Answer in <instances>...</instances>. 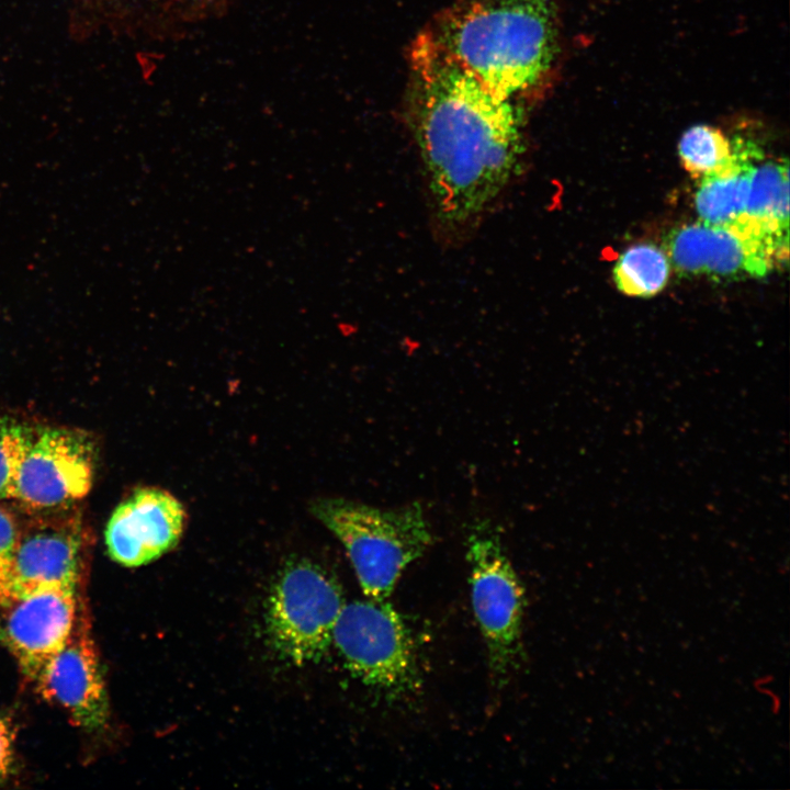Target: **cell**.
Listing matches in <instances>:
<instances>
[{
    "instance_id": "18",
    "label": "cell",
    "mask_w": 790,
    "mask_h": 790,
    "mask_svg": "<svg viewBox=\"0 0 790 790\" xmlns=\"http://www.w3.org/2000/svg\"><path fill=\"white\" fill-rule=\"evenodd\" d=\"M20 529L15 517L0 506V587L7 577Z\"/></svg>"
},
{
    "instance_id": "9",
    "label": "cell",
    "mask_w": 790,
    "mask_h": 790,
    "mask_svg": "<svg viewBox=\"0 0 790 790\" xmlns=\"http://www.w3.org/2000/svg\"><path fill=\"white\" fill-rule=\"evenodd\" d=\"M0 606V642L33 681L71 634L79 610L77 587L38 588Z\"/></svg>"
},
{
    "instance_id": "16",
    "label": "cell",
    "mask_w": 790,
    "mask_h": 790,
    "mask_svg": "<svg viewBox=\"0 0 790 790\" xmlns=\"http://www.w3.org/2000/svg\"><path fill=\"white\" fill-rule=\"evenodd\" d=\"M731 154V140L720 129L709 125L690 127L678 144L681 165L695 178H701L714 170Z\"/></svg>"
},
{
    "instance_id": "10",
    "label": "cell",
    "mask_w": 790,
    "mask_h": 790,
    "mask_svg": "<svg viewBox=\"0 0 790 790\" xmlns=\"http://www.w3.org/2000/svg\"><path fill=\"white\" fill-rule=\"evenodd\" d=\"M37 691L59 706L70 722L88 732L105 727L110 703L103 669L84 608L65 645L33 680Z\"/></svg>"
},
{
    "instance_id": "4",
    "label": "cell",
    "mask_w": 790,
    "mask_h": 790,
    "mask_svg": "<svg viewBox=\"0 0 790 790\" xmlns=\"http://www.w3.org/2000/svg\"><path fill=\"white\" fill-rule=\"evenodd\" d=\"M471 599L492 676L506 682L522 648L524 588L490 521L476 522L467 537Z\"/></svg>"
},
{
    "instance_id": "15",
    "label": "cell",
    "mask_w": 790,
    "mask_h": 790,
    "mask_svg": "<svg viewBox=\"0 0 790 790\" xmlns=\"http://www.w3.org/2000/svg\"><path fill=\"white\" fill-rule=\"evenodd\" d=\"M670 263L664 249L640 244L624 250L613 268L614 283L629 296L651 297L667 284Z\"/></svg>"
},
{
    "instance_id": "5",
    "label": "cell",
    "mask_w": 790,
    "mask_h": 790,
    "mask_svg": "<svg viewBox=\"0 0 790 790\" xmlns=\"http://www.w3.org/2000/svg\"><path fill=\"white\" fill-rule=\"evenodd\" d=\"M338 582L321 566L300 560L287 564L269 597L267 627L275 648L296 665L321 658L345 606Z\"/></svg>"
},
{
    "instance_id": "14",
    "label": "cell",
    "mask_w": 790,
    "mask_h": 790,
    "mask_svg": "<svg viewBox=\"0 0 790 790\" xmlns=\"http://www.w3.org/2000/svg\"><path fill=\"white\" fill-rule=\"evenodd\" d=\"M731 156L718 168L700 178L695 206L700 222L733 227L742 218L755 165L763 150L751 140L735 138Z\"/></svg>"
},
{
    "instance_id": "3",
    "label": "cell",
    "mask_w": 790,
    "mask_h": 790,
    "mask_svg": "<svg viewBox=\"0 0 790 790\" xmlns=\"http://www.w3.org/2000/svg\"><path fill=\"white\" fill-rule=\"evenodd\" d=\"M311 512L343 545L364 595L385 601L405 568L432 543L420 503L382 509L363 503L323 497Z\"/></svg>"
},
{
    "instance_id": "6",
    "label": "cell",
    "mask_w": 790,
    "mask_h": 790,
    "mask_svg": "<svg viewBox=\"0 0 790 790\" xmlns=\"http://www.w3.org/2000/svg\"><path fill=\"white\" fill-rule=\"evenodd\" d=\"M332 644L351 673L368 686L397 696L418 685L409 630L387 600L345 603L334 627Z\"/></svg>"
},
{
    "instance_id": "7",
    "label": "cell",
    "mask_w": 790,
    "mask_h": 790,
    "mask_svg": "<svg viewBox=\"0 0 790 790\" xmlns=\"http://www.w3.org/2000/svg\"><path fill=\"white\" fill-rule=\"evenodd\" d=\"M95 448L88 435L50 427L33 433L22 460L14 500L35 512L65 509L93 482Z\"/></svg>"
},
{
    "instance_id": "1",
    "label": "cell",
    "mask_w": 790,
    "mask_h": 790,
    "mask_svg": "<svg viewBox=\"0 0 790 790\" xmlns=\"http://www.w3.org/2000/svg\"><path fill=\"white\" fill-rule=\"evenodd\" d=\"M411 124L439 224H471L517 173L521 120L511 100L492 93L421 33L410 52Z\"/></svg>"
},
{
    "instance_id": "11",
    "label": "cell",
    "mask_w": 790,
    "mask_h": 790,
    "mask_svg": "<svg viewBox=\"0 0 790 790\" xmlns=\"http://www.w3.org/2000/svg\"><path fill=\"white\" fill-rule=\"evenodd\" d=\"M185 520L183 505L169 492L138 488L114 509L106 523L108 553L126 567L150 563L177 545Z\"/></svg>"
},
{
    "instance_id": "17",
    "label": "cell",
    "mask_w": 790,
    "mask_h": 790,
    "mask_svg": "<svg viewBox=\"0 0 790 790\" xmlns=\"http://www.w3.org/2000/svg\"><path fill=\"white\" fill-rule=\"evenodd\" d=\"M34 431L8 418H0V501L14 498L19 470Z\"/></svg>"
},
{
    "instance_id": "2",
    "label": "cell",
    "mask_w": 790,
    "mask_h": 790,
    "mask_svg": "<svg viewBox=\"0 0 790 790\" xmlns=\"http://www.w3.org/2000/svg\"><path fill=\"white\" fill-rule=\"evenodd\" d=\"M495 95L511 100L552 67L557 47L552 0H475L445 11L427 31Z\"/></svg>"
},
{
    "instance_id": "20",
    "label": "cell",
    "mask_w": 790,
    "mask_h": 790,
    "mask_svg": "<svg viewBox=\"0 0 790 790\" xmlns=\"http://www.w3.org/2000/svg\"><path fill=\"white\" fill-rule=\"evenodd\" d=\"M78 8L88 13L90 18L97 20V16L105 13L114 0H72Z\"/></svg>"
},
{
    "instance_id": "8",
    "label": "cell",
    "mask_w": 790,
    "mask_h": 790,
    "mask_svg": "<svg viewBox=\"0 0 790 790\" xmlns=\"http://www.w3.org/2000/svg\"><path fill=\"white\" fill-rule=\"evenodd\" d=\"M21 526L0 602L45 587H78L88 549L81 518L64 509Z\"/></svg>"
},
{
    "instance_id": "13",
    "label": "cell",
    "mask_w": 790,
    "mask_h": 790,
    "mask_svg": "<svg viewBox=\"0 0 790 790\" xmlns=\"http://www.w3.org/2000/svg\"><path fill=\"white\" fill-rule=\"evenodd\" d=\"M731 228L758 242L775 263L787 261L789 250L787 159L763 161L761 158L755 165L745 212Z\"/></svg>"
},
{
    "instance_id": "19",
    "label": "cell",
    "mask_w": 790,
    "mask_h": 790,
    "mask_svg": "<svg viewBox=\"0 0 790 790\" xmlns=\"http://www.w3.org/2000/svg\"><path fill=\"white\" fill-rule=\"evenodd\" d=\"M15 757V730L11 721L0 714V783L4 782L13 768Z\"/></svg>"
},
{
    "instance_id": "12",
    "label": "cell",
    "mask_w": 790,
    "mask_h": 790,
    "mask_svg": "<svg viewBox=\"0 0 790 790\" xmlns=\"http://www.w3.org/2000/svg\"><path fill=\"white\" fill-rule=\"evenodd\" d=\"M664 251L679 274L715 280L758 279L775 266L765 249L749 237L702 222L673 229Z\"/></svg>"
}]
</instances>
